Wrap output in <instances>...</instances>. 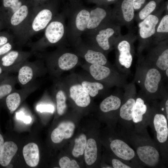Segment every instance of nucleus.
I'll return each instance as SVG.
<instances>
[{
	"mask_svg": "<svg viewBox=\"0 0 168 168\" xmlns=\"http://www.w3.org/2000/svg\"><path fill=\"white\" fill-rule=\"evenodd\" d=\"M87 64V71L94 80L106 84L110 87H122L126 84L125 74L113 67Z\"/></svg>",
	"mask_w": 168,
	"mask_h": 168,
	"instance_id": "obj_9",
	"label": "nucleus"
},
{
	"mask_svg": "<svg viewBox=\"0 0 168 168\" xmlns=\"http://www.w3.org/2000/svg\"><path fill=\"white\" fill-rule=\"evenodd\" d=\"M159 104H158L161 110L165 115L168 120V93L166 91Z\"/></svg>",
	"mask_w": 168,
	"mask_h": 168,
	"instance_id": "obj_36",
	"label": "nucleus"
},
{
	"mask_svg": "<svg viewBox=\"0 0 168 168\" xmlns=\"http://www.w3.org/2000/svg\"><path fill=\"white\" fill-rule=\"evenodd\" d=\"M52 92L56 100L57 113L62 115L67 109V93L63 81L59 77L54 81Z\"/></svg>",
	"mask_w": 168,
	"mask_h": 168,
	"instance_id": "obj_23",
	"label": "nucleus"
},
{
	"mask_svg": "<svg viewBox=\"0 0 168 168\" xmlns=\"http://www.w3.org/2000/svg\"><path fill=\"white\" fill-rule=\"evenodd\" d=\"M55 16L45 29L42 39L32 46L33 51L41 50L48 46L59 44L67 33L63 17Z\"/></svg>",
	"mask_w": 168,
	"mask_h": 168,
	"instance_id": "obj_8",
	"label": "nucleus"
},
{
	"mask_svg": "<svg viewBox=\"0 0 168 168\" xmlns=\"http://www.w3.org/2000/svg\"><path fill=\"white\" fill-rule=\"evenodd\" d=\"M135 11H138L147 2V0H132Z\"/></svg>",
	"mask_w": 168,
	"mask_h": 168,
	"instance_id": "obj_40",
	"label": "nucleus"
},
{
	"mask_svg": "<svg viewBox=\"0 0 168 168\" xmlns=\"http://www.w3.org/2000/svg\"><path fill=\"white\" fill-rule=\"evenodd\" d=\"M138 57L135 80L141 88V94L149 102L161 99L166 90L163 84L162 72L142 55Z\"/></svg>",
	"mask_w": 168,
	"mask_h": 168,
	"instance_id": "obj_2",
	"label": "nucleus"
},
{
	"mask_svg": "<svg viewBox=\"0 0 168 168\" xmlns=\"http://www.w3.org/2000/svg\"><path fill=\"white\" fill-rule=\"evenodd\" d=\"M112 9V21L121 26L128 27L131 25L135 18V10L132 0H118Z\"/></svg>",
	"mask_w": 168,
	"mask_h": 168,
	"instance_id": "obj_14",
	"label": "nucleus"
},
{
	"mask_svg": "<svg viewBox=\"0 0 168 168\" xmlns=\"http://www.w3.org/2000/svg\"><path fill=\"white\" fill-rule=\"evenodd\" d=\"M0 18H2L4 19V17L2 13H0Z\"/></svg>",
	"mask_w": 168,
	"mask_h": 168,
	"instance_id": "obj_46",
	"label": "nucleus"
},
{
	"mask_svg": "<svg viewBox=\"0 0 168 168\" xmlns=\"http://www.w3.org/2000/svg\"><path fill=\"white\" fill-rule=\"evenodd\" d=\"M118 0H97V2L100 5H107L112 3H115Z\"/></svg>",
	"mask_w": 168,
	"mask_h": 168,
	"instance_id": "obj_43",
	"label": "nucleus"
},
{
	"mask_svg": "<svg viewBox=\"0 0 168 168\" xmlns=\"http://www.w3.org/2000/svg\"><path fill=\"white\" fill-rule=\"evenodd\" d=\"M10 36L5 32H0V47L11 41Z\"/></svg>",
	"mask_w": 168,
	"mask_h": 168,
	"instance_id": "obj_42",
	"label": "nucleus"
},
{
	"mask_svg": "<svg viewBox=\"0 0 168 168\" xmlns=\"http://www.w3.org/2000/svg\"><path fill=\"white\" fill-rule=\"evenodd\" d=\"M48 72L44 61L38 60L33 62L27 61L20 67L17 71V82L21 87L35 81L37 77H42Z\"/></svg>",
	"mask_w": 168,
	"mask_h": 168,
	"instance_id": "obj_11",
	"label": "nucleus"
},
{
	"mask_svg": "<svg viewBox=\"0 0 168 168\" xmlns=\"http://www.w3.org/2000/svg\"><path fill=\"white\" fill-rule=\"evenodd\" d=\"M137 36L131 31L122 35L116 42V65L117 70L124 74L129 73L134 54V43Z\"/></svg>",
	"mask_w": 168,
	"mask_h": 168,
	"instance_id": "obj_6",
	"label": "nucleus"
},
{
	"mask_svg": "<svg viewBox=\"0 0 168 168\" xmlns=\"http://www.w3.org/2000/svg\"><path fill=\"white\" fill-rule=\"evenodd\" d=\"M39 84L35 81L19 90H15L6 97V106L11 114H13L24 99L37 90Z\"/></svg>",
	"mask_w": 168,
	"mask_h": 168,
	"instance_id": "obj_19",
	"label": "nucleus"
},
{
	"mask_svg": "<svg viewBox=\"0 0 168 168\" xmlns=\"http://www.w3.org/2000/svg\"><path fill=\"white\" fill-rule=\"evenodd\" d=\"M29 14L28 7L22 5L7 20L5 24H7L12 28L18 27L26 21Z\"/></svg>",
	"mask_w": 168,
	"mask_h": 168,
	"instance_id": "obj_27",
	"label": "nucleus"
},
{
	"mask_svg": "<svg viewBox=\"0 0 168 168\" xmlns=\"http://www.w3.org/2000/svg\"><path fill=\"white\" fill-rule=\"evenodd\" d=\"M5 24L4 19H3L0 18V31L2 29Z\"/></svg>",
	"mask_w": 168,
	"mask_h": 168,
	"instance_id": "obj_44",
	"label": "nucleus"
},
{
	"mask_svg": "<svg viewBox=\"0 0 168 168\" xmlns=\"http://www.w3.org/2000/svg\"><path fill=\"white\" fill-rule=\"evenodd\" d=\"M84 153L85 161L87 165H92L96 161L98 156V148L94 139L90 138L87 140Z\"/></svg>",
	"mask_w": 168,
	"mask_h": 168,
	"instance_id": "obj_30",
	"label": "nucleus"
},
{
	"mask_svg": "<svg viewBox=\"0 0 168 168\" xmlns=\"http://www.w3.org/2000/svg\"><path fill=\"white\" fill-rule=\"evenodd\" d=\"M112 9L105 6H98L90 10V17L85 32L90 35L112 21Z\"/></svg>",
	"mask_w": 168,
	"mask_h": 168,
	"instance_id": "obj_17",
	"label": "nucleus"
},
{
	"mask_svg": "<svg viewBox=\"0 0 168 168\" xmlns=\"http://www.w3.org/2000/svg\"><path fill=\"white\" fill-rule=\"evenodd\" d=\"M119 134L135 149L136 155L144 167H160L161 160L159 147L149 135L147 129L137 132L133 130L120 129Z\"/></svg>",
	"mask_w": 168,
	"mask_h": 168,
	"instance_id": "obj_1",
	"label": "nucleus"
},
{
	"mask_svg": "<svg viewBox=\"0 0 168 168\" xmlns=\"http://www.w3.org/2000/svg\"><path fill=\"white\" fill-rule=\"evenodd\" d=\"M111 164L114 168H132V167L121 160L114 156L111 160Z\"/></svg>",
	"mask_w": 168,
	"mask_h": 168,
	"instance_id": "obj_37",
	"label": "nucleus"
},
{
	"mask_svg": "<svg viewBox=\"0 0 168 168\" xmlns=\"http://www.w3.org/2000/svg\"><path fill=\"white\" fill-rule=\"evenodd\" d=\"M13 46L12 43L10 41L0 47V57L4 55L12 50Z\"/></svg>",
	"mask_w": 168,
	"mask_h": 168,
	"instance_id": "obj_39",
	"label": "nucleus"
},
{
	"mask_svg": "<svg viewBox=\"0 0 168 168\" xmlns=\"http://www.w3.org/2000/svg\"><path fill=\"white\" fill-rule=\"evenodd\" d=\"M68 82L63 80L67 94L78 107L88 106L91 102V96L83 88L78 77H71Z\"/></svg>",
	"mask_w": 168,
	"mask_h": 168,
	"instance_id": "obj_15",
	"label": "nucleus"
},
{
	"mask_svg": "<svg viewBox=\"0 0 168 168\" xmlns=\"http://www.w3.org/2000/svg\"><path fill=\"white\" fill-rule=\"evenodd\" d=\"M168 2L160 7L144 19L138 22V56L143 51L148 49L152 44L157 25L164 11H168Z\"/></svg>",
	"mask_w": 168,
	"mask_h": 168,
	"instance_id": "obj_4",
	"label": "nucleus"
},
{
	"mask_svg": "<svg viewBox=\"0 0 168 168\" xmlns=\"http://www.w3.org/2000/svg\"></svg>",
	"mask_w": 168,
	"mask_h": 168,
	"instance_id": "obj_47",
	"label": "nucleus"
},
{
	"mask_svg": "<svg viewBox=\"0 0 168 168\" xmlns=\"http://www.w3.org/2000/svg\"><path fill=\"white\" fill-rule=\"evenodd\" d=\"M59 164L61 168H80L77 161L74 160H71L67 156L61 158L59 161Z\"/></svg>",
	"mask_w": 168,
	"mask_h": 168,
	"instance_id": "obj_34",
	"label": "nucleus"
},
{
	"mask_svg": "<svg viewBox=\"0 0 168 168\" xmlns=\"http://www.w3.org/2000/svg\"><path fill=\"white\" fill-rule=\"evenodd\" d=\"M124 95L120 94L111 95L105 98L100 103L99 109L105 114L112 113L118 121L119 112L122 104Z\"/></svg>",
	"mask_w": 168,
	"mask_h": 168,
	"instance_id": "obj_22",
	"label": "nucleus"
},
{
	"mask_svg": "<svg viewBox=\"0 0 168 168\" xmlns=\"http://www.w3.org/2000/svg\"><path fill=\"white\" fill-rule=\"evenodd\" d=\"M72 16L69 36L76 43L79 41L80 35L86 29L90 17V10L80 8L76 10Z\"/></svg>",
	"mask_w": 168,
	"mask_h": 168,
	"instance_id": "obj_16",
	"label": "nucleus"
},
{
	"mask_svg": "<svg viewBox=\"0 0 168 168\" xmlns=\"http://www.w3.org/2000/svg\"><path fill=\"white\" fill-rule=\"evenodd\" d=\"M78 55L82 57L88 64L112 66L107 55L91 46L76 44Z\"/></svg>",
	"mask_w": 168,
	"mask_h": 168,
	"instance_id": "obj_20",
	"label": "nucleus"
},
{
	"mask_svg": "<svg viewBox=\"0 0 168 168\" xmlns=\"http://www.w3.org/2000/svg\"><path fill=\"white\" fill-rule=\"evenodd\" d=\"M3 70V69L2 68V67L1 66H0V75L2 74V72Z\"/></svg>",
	"mask_w": 168,
	"mask_h": 168,
	"instance_id": "obj_45",
	"label": "nucleus"
},
{
	"mask_svg": "<svg viewBox=\"0 0 168 168\" xmlns=\"http://www.w3.org/2000/svg\"><path fill=\"white\" fill-rule=\"evenodd\" d=\"M30 52L11 50L0 59V66L8 72H17L21 66L30 56Z\"/></svg>",
	"mask_w": 168,
	"mask_h": 168,
	"instance_id": "obj_18",
	"label": "nucleus"
},
{
	"mask_svg": "<svg viewBox=\"0 0 168 168\" xmlns=\"http://www.w3.org/2000/svg\"><path fill=\"white\" fill-rule=\"evenodd\" d=\"M48 72L56 78L63 72L72 69L78 64V55L72 52L59 50L51 54L42 55Z\"/></svg>",
	"mask_w": 168,
	"mask_h": 168,
	"instance_id": "obj_5",
	"label": "nucleus"
},
{
	"mask_svg": "<svg viewBox=\"0 0 168 168\" xmlns=\"http://www.w3.org/2000/svg\"><path fill=\"white\" fill-rule=\"evenodd\" d=\"M75 125L71 121L61 123L52 131L51 138L52 142L56 143H60L64 139H69L72 136Z\"/></svg>",
	"mask_w": 168,
	"mask_h": 168,
	"instance_id": "obj_24",
	"label": "nucleus"
},
{
	"mask_svg": "<svg viewBox=\"0 0 168 168\" xmlns=\"http://www.w3.org/2000/svg\"><path fill=\"white\" fill-rule=\"evenodd\" d=\"M90 35L91 46L107 56L122 35L121 26L111 21Z\"/></svg>",
	"mask_w": 168,
	"mask_h": 168,
	"instance_id": "obj_7",
	"label": "nucleus"
},
{
	"mask_svg": "<svg viewBox=\"0 0 168 168\" xmlns=\"http://www.w3.org/2000/svg\"><path fill=\"white\" fill-rule=\"evenodd\" d=\"M0 85V100L6 97L15 90L17 82L16 77L11 76L7 78Z\"/></svg>",
	"mask_w": 168,
	"mask_h": 168,
	"instance_id": "obj_32",
	"label": "nucleus"
},
{
	"mask_svg": "<svg viewBox=\"0 0 168 168\" xmlns=\"http://www.w3.org/2000/svg\"><path fill=\"white\" fill-rule=\"evenodd\" d=\"M16 117L17 119L22 120L26 124H29L31 121V118L29 116L25 115L22 111L17 113Z\"/></svg>",
	"mask_w": 168,
	"mask_h": 168,
	"instance_id": "obj_41",
	"label": "nucleus"
},
{
	"mask_svg": "<svg viewBox=\"0 0 168 168\" xmlns=\"http://www.w3.org/2000/svg\"><path fill=\"white\" fill-rule=\"evenodd\" d=\"M162 0H150L135 15V18L138 22L144 19L149 15L156 10Z\"/></svg>",
	"mask_w": 168,
	"mask_h": 168,
	"instance_id": "obj_31",
	"label": "nucleus"
},
{
	"mask_svg": "<svg viewBox=\"0 0 168 168\" xmlns=\"http://www.w3.org/2000/svg\"><path fill=\"white\" fill-rule=\"evenodd\" d=\"M3 2L4 7L11 10L10 16L22 5L21 2L19 0H3Z\"/></svg>",
	"mask_w": 168,
	"mask_h": 168,
	"instance_id": "obj_35",
	"label": "nucleus"
},
{
	"mask_svg": "<svg viewBox=\"0 0 168 168\" xmlns=\"http://www.w3.org/2000/svg\"><path fill=\"white\" fill-rule=\"evenodd\" d=\"M23 154L27 164L31 167L36 166L39 161V152L38 145L34 142L26 145L23 148Z\"/></svg>",
	"mask_w": 168,
	"mask_h": 168,
	"instance_id": "obj_26",
	"label": "nucleus"
},
{
	"mask_svg": "<svg viewBox=\"0 0 168 168\" xmlns=\"http://www.w3.org/2000/svg\"><path fill=\"white\" fill-rule=\"evenodd\" d=\"M168 37V12L161 17L156 29L152 44L158 43Z\"/></svg>",
	"mask_w": 168,
	"mask_h": 168,
	"instance_id": "obj_29",
	"label": "nucleus"
},
{
	"mask_svg": "<svg viewBox=\"0 0 168 168\" xmlns=\"http://www.w3.org/2000/svg\"><path fill=\"white\" fill-rule=\"evenodd\" d=\"M55 16V13L49 8H44L35 15L30 22V30L32 33L45 29Z\"/></svg>",
	"mask_w": 168,
	"mask_h": 168,
	"instance_id": "obj_21",
	"label": "nucleus"
},
{
	"mask_svg": "<svg viewBox=\"0 0 168 168\" xmlns=\"http://www.w3.org/2000/svg\"><path fill=\"white\" fill-rule=\"evenodd\" d=\"M36 110L40 112H47L53 113L54 111V106L52 105L40 104L36 106Z\"/></svg>",
	"mask_w": 168,
	"mask_h": 168,
	"instance_id": "obj_38",
	"label": "nucleus"
},
{
	"mask_svg": "<svg viewBox=\"0 0 168 168\" xmlns=\"http://www.w3.org/2000/svg\"><path fill=\"white\" fill-rule=\"evenodd\" d=\"M168 120L158 104L153 102L148 126L152 129L164 162L168 159Z\"/></svg>",
	"mask_w": 168,
	"mask_h": 168,
	"instance_id": "obj_3",
	"label": "nucleus"
},
{
	"mask_svg": "<svg viewBox=\"0 0 168 168\" xmlns=\"http://www.w3.org/2000/svg\"><path fill=\"white\" fill-rule=\"evenodd\" d=\"M87 142L86 135L83 133L81 134L75 140V144L72 151V155L78 157L83 154Z\"/></svg>",
	"mask_w": 168,
	"mask_h": 168,
	"instance_id": "obj_33",
	"label": "nucleus"
},
{
	"mask_svg": "<svg viewBox=\"0 0 168 168\" xmlns=\"http://www.w3.org/2000/svg\"><path fill=\"white\" fill-rule=\"evenodd\" d=\"M82 85L91 97H95L100 93L105 91L110 86L104 83L77 77Z\"/></svg>",
	"mask_w": 168,
	"mask_h": 168,
	"instance_id": "obj_25",
	"label": "nucleus"
},
{
	"mask_svg": "<svg viewBox=\"0 0 168 168\" xmlns=\"http://www.w3.org/2000/svg\"><path fill=\"white\" fill-rule=\"evenodd\" d=\"M17 150V145L14 142H4L0 155V165L6 167L9 164Z\"/></svg>",
	"mask_w": 168,
	"mask_h": 168,
	"instance_id": "obj_28",
	"label": "nucleus"
},
{
	"mask_svg": "<svg viewBox=\"0 0 168 168\" xmlns=\"http://www.w3.org/2000/svg\"><path fill=\"white\" fill-rule=\"evenodd\" d=\"M144 59L160 70L163 75L168 68V39L152 44Z\"/></svg>",
	"mask_w": 168,
	"mask_h": 168,
	"instance_id": "obj_13",
	"label": "nucleus"
},
{
	"mask_svg": "<svg viewBox=\"0 0 168 168\" xmlns=\"http://www.w3.org/2000/svg\"><path fill=\"white\" fill-rule=\"evenodd\" d=\"M124 93L122 104L119 110L117 122L119 128L130 130L133 129V113L137 95L134 84H126L124 86Z\"/></svg>",
	"mask_w": 168,
	"mask_h": 168,
	"instance_id": "obj_10",
	"label": "nucleus"
},
{
	"mask_svg": "<svg viewBox=\"0 0 168 168\" xmlns=\"http://www.w3.org/2000/svg\"><path fill=\"white\" fill-rule=\"evenodd\" d=\"M141 94L137 96L133 113V130L137 132L147 129L151 116L152 106Z\"/></svg>",
	"mask_w": 168,
	"mask_h": 168,
	"instance_id": "obj_12",
	"label": "nucleus"
}]
</instances>
